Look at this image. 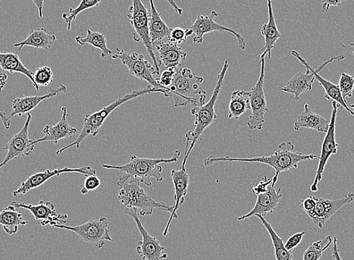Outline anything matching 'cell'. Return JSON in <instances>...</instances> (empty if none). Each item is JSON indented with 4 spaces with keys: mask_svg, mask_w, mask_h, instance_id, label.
Returning <instances> with one entry per match:
<instances>
[{
    "mask_svg": "<svg viewBox=\"0 0 354 260\" xmlns=\"http://www.w3.org/2000/svg\"><path fill=\"white\" fill-rule=\"evenodd\" d=\"M294 149L295 146L291 141L283 142L278 146V149L271 156L254 158L210 156L205 159L204 164L205 166H209L218 162H248L266 164L272 167L275 170V175L272 179V186H275L281 172L296 170L300 162L312 161L317 158L315 154L296 152Z\"/></svg>",
    "mask_w": 354,
    "mask_h": 260,
    "instance_id": "1",
    "label": "cell"
},
{
    "mask_svg": "<svg viewBox=\"0 0 354 260\" xmlns=\"http://www.w3.org/2000/svg\"><path fill=\"white\" fill-rule=\"evenodd\" d=\"M180 155V150H175L174 156L170 159L143 158L133 155L129 163L124 165L103 164L102 166L104 169L119 170L122 173L117 182V186L119 187H121L126 181L132 177L138 179L142 183H145L147 187H151L153 184L151 181V178L158 182L163 181L162 174L163 168L160 164L177 163Z\"/></svg>",
    "mask_w": 354,
    "mask_h": 260,
    "instance_id": "2",
    "label": "cell"
},
{
    "mask_svg": "<svg viewBox=\"0 0 354 260\" xmlns=\"http://www.w3.org/2000/svg\"><path fill=\"white\" fill-rule=\"evenodd\" d=\"M204 78L198 77L189 68L176 67L173 82L167 88L165 97L173 98L175 107L192 105L194 107L206 103V91L201 88Z\"/></svg>",
    "mask_w": 354,
    "mask_h": 260,
    "instance_id": "3",
    "label": "cell"
},
{
    "mask_svg": "<svg viewBox=\"0 0 354 260\" xmlns=\"http://www.w3.org/2000/svg\"><path fill=\"white\" fill-rule=\"evenodd\" d=\"M229 67V61L227 60L225 61L223 69L220 74H218L213 94L209 101L206 102L204 105L195 106L191 110L192 114L195 116V130L185 133L187 143L189 145V148L187 153L184 156L182 164L183 167H185L188 157L202 134H203L204 131L217 119L218 116L215 112V106L223 88L225 74Z\"/></svg>",
    "mask_w": 354,
    "mask_h": 260,
    "instance_id": "4",
    "label": "cell"
},
{
    "mask_svg": "<svg viewBox=\"0 0 354 260\" xmlns=\"http://www.w3.org/2000/svg\"><path fill=\"white\" fill-rule=\"evenodd\" d=\"M153 93H162L164 94V92L162 90L156 89L149 86L146 88L135 90L131 92V94L116 99L115 102L101 109L99 112L86 114L85 119H84L83 128L77 139L73 142V143L57 150L56 154L60 155L65 152L66 150L73 146L77 147V149H80V145L83 140H85L89 136L95 137L107 117L115 110L117 108L130 101V100Z\"/></svg>",
    "mask_w": 354,
    "mask_h": 260,
    "instance_id": "5",
    "label": "cell"
},
{
    "mask_svg": "<svg viewBox=\"0 0 354 260\" xmlns=\"http://www.w3.org/2000/svg\"><path fill=\"white\" fill-rule=\"evenodd\" d=\"M141 181L137 178H130L120 187L118 199L126 208L137 210L139 216L151 215L157 208L167 212H172L174 206L158 202L140 186Z\"/></svg>",
    "mask_w": 354,
    "mask_h": 260,
    "instance_id": "6",
    "label": "cell"
},
{
    "mask_svg": "<svg viewBox=\"0 0 354 260\" xmlns=\"http://www.w3.org/2000/svg\"><path fill=\"white\" fill-rule=\"evenodd\" d=\"M128 18L134 30L133 39L145 46L149 55L153 61L157 75H160L161 63L154 53L153 46L149 37V11L142 0H132V5L129 8Z\"/></svg>",
    "mask_w": 354,
    "mask_h": 260,
    "instance_id": "7",
    "label": "cell"
},
{
    "mask_svg": "<svg viewBox=\"0 0 354 260\" xmlns=\"http://www.w3.org/2000/svg\"><path fill=\"white\" fill-rule=\"evenodd\" d=\"M53 228L73 232L82 241L88 243L97 250L102 249L106 241H113L111 230H109V222L104 217L92 219L77 226L55 224Z\"/></svg>",
    "mask_w": 354,
    "mask_h": 260,
    "instance_id": "8",
    "label": "cell"
},
{
    "mask_svg": "<svg viewBox=\"0 0 354 260\" xmlns=\"http://www.w3.org/2000/svg\"><path fill=\"white\" fill-rule=\"evenodd\" d=\"M114 60H120L123 65L127 66L129 73L139 79L146 81L149 86L164 92L166 94L167 88L155 79L153 75L157 74L154 66L151 65L142 54L137 52L129 54L124 50L116 48L115 54L112 56Z\"/></svg>",
    "mask_w": 354,
    "mask_h": 260,
    "instance_id": "9",
    "label": "cell"
},
{
    "mask_svg": "<svg viewBox=\"0 0 354 260\" xmlns=\"http://www.w3.org/2000/svg\"><path fill=\"white\" fill-rule=\"evenodd\" d=\"M265 57V54H261L260 61L257 66H261L259 78L256 86L250 91L251 114L248 126L249 129L252 130H262L265 123V114L269 112L264 92Z\"/></svg>",
    "mask_w": 354,
    "mask_h": 260,
    "instance_id": "10",
    "label": "cell"
},
{
    "mask_svg": "<svg viewBox=\"0 0 354 260\" xmlns=\"http://www.w3.org/2000/svg\"><path fill=\"white\" fill-rule=\"evenodd\" d=\"M124 212L131 216L136 223L138 230L141 234L142 240L138 243L136 248L138 254L143 260H162L168 255L164 252L165 248L155 237L146 230L140 219L137 210L126 208Z\"/></svg>",
    "mask_w": 354,
    "mask_h": 260,
    "instance_id": "11",
    "label": "cell"
},
{
    "mask_svg": "<svg viewBox=\"0 0 354 260\" xmlns=\"http://www.w3.org/2000/svg\"><path fill=\"white\" fill-rule=\"evenodd\" d=\"M218 14L216 11H212L209 15H198L197 19L189 28L193 31L192 36L194 43L196 44H201L203 43L204 37L207 33L215 31L221 32H230L238 41L239 48L242 50L245 49L246 43L243 37L240 33L223 26L220 23L215 21Z\"/></svg>",
    "mask_w": 354,
    "mask_h": 260,
    "instance_id": "12",
    "label": "cell"
},
{
    "mask_svg": "<svg viewBox=\"0 0 354 260\" xmlns=\"http://www.w3.org/2000/svg\"><path fill=\"white\" fill-rule=\"evenodd\" d=\"M291 54L294 57H296L298 60L306 67V69L309 70L312 73L315 74V79H317L320 85L324 88L325 90V98L327 100H333V101L338 103L342 108L346 109V110L353 116H354V110L348 106L346 102L342 98L341 94V92L338 85H335V83H332L331 81H328L326 79L322 78L319 74V72H322L325 67L330 63L334 61H341L344 60L345 56L344 54H341L339 56L333 57L330 59V60L326 61L322 65L319 66H310L309 65L305 60L303 59L297 51H292Z\"/></svg>",
    "mask_w": 354,
    "mask_h": 260,
    "instance_id": "13",
    "label": "cell"
},
{
    "mask_svg": "<svg viewBox=\"0 0 354 260\" xmlns=\"http://www.w3.org/2000/svg\"><path fill=\"white\" fill-rule=\"evenodd\" d=\"M342 108L341 106L335 101L333 102V112L330 123V128L326 132L324 138L322 153L319 157V163L316 172V176L313 183L311 184L310 190L312 192H317L318 190V183L322 181L323 179V173L325 170V167L327 163L328 159L333 154H335L338 152V143L335 141V124L336 117L338 109Z\"/></svg>",
    "mask_w": 354,
    "mask_h": 260,
    "instance_id": "14",
    "label": "cell"
},
{
    "mask_svg": "<svg viewBox=\"0 0 354 260\" xmlns=\"http://www.w3.org/2000/svg\"><path fill=\"white\" fill-rule=\"evenodd\" d=\"M32 121V115L28 114L26 122H25L23 128L19 132L8 141L4 150H8V153L2 163H0V169L13 159H21L24 157L29 156L35 150V145L32 144L33 139H30L29 128Z\"/></svg>",
    "mask_w": 354,
    "mask_h": 260,
    "instance_id": "15",
    "label": "cell"
},
{
    "mask_svg": "<svg viewBox=\"0 0 354 260\" xmlns=\"http://www.w3.org/2000/svg\"><path fill=\"white\" fill-rule=\"evenodd\" d=\"M316 205L313 211L307 214L319 229H323L325 223L330 219L339 210L353 202L354 194L350 192L348 195L339 199H326L319 196H315Z\"/></svg>",
    "mask_w": 354,
    "mask_h": 260,
    "instance_id": "16",
    "label": "cell"
},
{
    "mask_svg": "<svg viewBox=\"0 0 354 260\" xmlns=\"http://www.w3.org/2000/svg\"><path fill=\"white\" fill-rule=\"evenodd\" d=\"M66 172H77L86 176V177H88L89 175L97 174L96 170L92 169L90 166L75 168V169L66 167L64 169H57L53 171L47 170L44 172H38L29 176L26 181L21 183L20 188L13 192V196L17 197L20 194H27L29 191L43 186L47 181L55 177V176H59Z\"/></svg>",
    "mask_w": 354,
    "mask_h": 260,
    "instance_id": "17",
    "label": "cell"
},
{
    "mask_svg": "<svg viewBox=\"0 0 354 260\" xmlns=\"http://www.w3.org/2000/svg\"><path fill=\"white\" fill-rule=\"evenodd\" d=\"M11 205L15 208L28 210L32 216L35 217V220L39 221V224L43 226L64 224L66 223L67 219H68L67 214L59 213L52 203L45 202L44 200H40L37 205L24 204L16 202V201L12 202Z\"/></svg>",
    "mask_w": 354,
    "mask_h": 260,
    "instance_id": "18",
    "label": "cell"
},
{
    "mask_svg": "<svg viewBox=\"0 0 354 260\" xmlns=\"http://www.w3.org/2000/svg\"><path fill=\"white\" fill-rule=\"evenodd\" d=\"M171 176L174 187V199L175 200V205L163 232V237H167L168 232H169L170 225L173 219L178 218L176 212L185 202V197L187 194L189 184V175L185 167L182 166L179 170H173L171 172Z\"/></svg>",
    "mask_w": 354,
    "mask_h": 260,
    "instance_id": "19",
    "label": "cell"
},
{
    "mask_svg": "<svg viewBox=\"0 0 354 260\" xmlns=\"http://www.w3.org/2000/svg\"><path fill=\"white\" fill-rule=\"evenodd\" d=\"M67 88L64 85L59 86L55 89H50L44 96H27L22 98H16L12 101V112L8 119H11L15 115L21 117L23 114L30 113L43 102L44 100L55 97L60 94L66 93Z\"/></svg>",
    "mask_w": 354,
    "mask_h": 260,
    "instance_id": "20",
    "label": "cell"
},
{
    "mask_svg": "<svg viewBox=\"0 0 354 260\" xmlns=\"http://www.w3.org/2000/svg\"><path fill=\"white\" fill-rule=\"evenodd\" d=\"M62 111L63 115L60 121L55 124L53 127H50L49 125L46 126L44 129L45 137L33 140V145L36 146L37 143H40V142L50 141L53 146V144H57L58 141L62 139L71 138L75 136V134H77L78 130L73 128L68 121H67L66 117L68 116V114H67L66 107H63Z\"/></svg>",
    "mask_w": 354,
    "mask_h": 260,
    "instance_id": "21",
    "label": "cell"
},
{
    "mask_svg": "<svg viewBox=\"0 0 354 260\" xmlns=\"http://www.w3.org/2000/svg\"><path fill=\"white\" fill-rule=\"evenodd\" d=\"M281 192V188L276 190L274 186L271 184L265 194L258 196L254 208L247 214L238 217V221H243L257 215L265 217L268 213H272L282 198Z\"/></svg>",
    "mask_w": 354,
    "mask_h": 260,
    "instance_id": "22",
    "label": "cell"
},
{
    "mask_svg": "<svg viewBox=\"0 0 354 260\" xmlns=\"http://www.w3.org/2000/svg\"><path fill=\"white\" fill-rule=\"evenodd\" d=\"M153 48L159 54V62L167 69L176 68L181 63L187 60V53L176 43L168 41H158L153 43Z\"/></svg>",
    "mask_w": 354,
    "mask_h": 260,
    "instance_id": "23",
    "label": "cell"
},
{
    "mask_svg": "<svg viewBox=\"0 0 354 260\" xmlns=\"http://www.w3.org/2000/svg\"><path fill=\"white\" fill-rule=\"evenodd\" d=\"M268 8V21L264 24L261 29L262 35L265 37V47L261 50V51L255 56L259 54H268V58H271L272 49L274 48L278 39H279L282 35L281 33L278 30L277 24L274 19L273 13L272 0H267Z\"/></svg>",
    "mask_w": 354,
    "mask_h": 260,
    "instance_id": "24",
    "label": "cell"
},
{
    "mask_svg": "<svg viewBox=\"0 0 354 260\" xmlns=\"http://www.w3.org/2000/svg\"><path fill=\"white\" fill-rule=\"evenodd\" d=\"M330 121L326 120L322 116L312 112L309 105L306 104L304 111L299 115L298 121L295 123L294 130L306 128L326 133L330 128Z\"/></svg>",
    "mask_w": 354,
    "mask_h": 260,
    "instance_id": "25",
    "label": "cell"
},
{
    "mask_svg": "<svg viewBox=\"0 0 354 260\" xmlns=\"http://www.w3.org/2000/svg\"><path fill=\"white\" fill-rule=\"evenodd\" d=\"M315 77L309 70L306 73L298 72L286 83L280 88V90L294 96V100L299 99L301 94L312 90Z\"/></svg>",
    "mask_w": 354,
    "mask_h": 260,
    "instance_id": "26",
    "label": "cell"
},
{
    "mask_svg": "<svg viewBox=\"0 0 354 260\" xmlns=\"http://www.w3.org/2000/svg\"><path fill=\"white\" fill-rule=\"evenodd\" d=\"M56 41V36L48 34L46 28L32 30L30 32L26 39L21 41V43L14 45L15 47L18 48L15 53L19 54L24 46L48 50L53 46Z\"/></svg>",
    "mask_w": 354,
    "mask_h": 260,
    "instance_id": "27",
    "label": "cell"
},
{
    "mask_svg": "<svg viewBox=\"0 0 354 260\" xmlns=\"http://www.w3.org/2000/svg\"><path fill=\"white\" fill-rule=\"evenodd\" d=\"M150 11L149 12V37L151 43L158 41H162L168 38L170 35L171 28L162 20L161 14H159L156 10L153 0H149Z\"/></svg>",
    "mask_w": 354,
    "mask_h": 260,
    "instance_id": "28",
    "label": "cell"
},
{
    "mask_svg": "<svg viewBox=\"0 0 354 260\" xmlns=\"http://www.w3.org/2000/svg\"><path fill=\"white\" fill-rule=\"evenodd\" d=\"M0 69L10 72L21 73L32 81L33 87L37 92L40 88L37 85L35 81V73L27 68L21 61L19 54L16 53H0Z\"/></svg>",
    "mask_w": 354,
    "mask_h": 260,
    "instance_id": "29",
    "label": "cell"
},
{
    "mask_svg": "<svg viewBox=\"0 0 354 260\" xmlns=\"http://www.w3.org/2000/svg\"><path fill=\"white\" fill-rule=\"evenodd\" d=\"M29 222L24 220L21 212L13 206H8L0 212V224L8 234H14L19 231V226H25Z\"/></svg>",
    "mask_w": 354,
    "mask_h": 260,
    "instance_id": "30",
    "label": "cell"
},
{
    "mask_svg": "<svg viewBox=\"0 0 354 260\" xmlns=\"http://www.w3.org/2000/svg\"><path fill=\"white\" fill-rule=\"evenodd\" d=\"M250 109V92L236 90L233 92L229 106L230 119L239 120L240 117Z\"/></svg>",
    "mask_w": 354,
    "mask_h": 260,
    "instance_id": "31",
    "label": "cell"
},
{
    "mask_svg": "<svg viewBox=\"0 0 354 260\" xmlns=\"http://www.w3.org/2000/svg\"><path fill=\"white\" fill-rule=\"evenodd\" d=\"M75 40L81 46L90 44L93 47L100 49L101 51L100 57L102 59H105L112 54L111 50L107 47L106 39L103 33L94 32L88 29L87 30L86 36H84L81 33V35L75 37Z\"/></svg>",
    "mask_w": 354,
    "mask_h": 260,
    "instance_id": "32",
    "label": "cell"
},
{
    "mask_svg": "<svg viewBox=\"0 0 354 260\" xmlns=\"http://www.w3.org/2000/svg\"><path fill=\"white\" fill-rule=\"evenodd\" d=\"M263 223L264 228L267 230L268 232L271 237L273 246L274 249V256L277 260H292L293 254L285 248L283 239L278 236L274 230L271 224H270L263 216L257 215Z\"/></svg>",
    "mask_w": 354,
    "mask_h": 260,
    "instance_id": "33",
    "label": "cell"
},
{
    "mask_svg": "<svg viewBox=\"0 0 354 260\" xmlns=\"http://www.w3.org/2000/svg\"><path fill=\"white\" fill-rule=\"evenodd\" d=\"M332 243L331 236H327L324 239L312 243L305 251L301 260H319L324 251L332 245Z\"/></svg>",
    "mask_w": 354,
    "mask_h": 260,
    "instance_id": "34",
    "label": "cell"
},
{
    "mask_svg": "<svg viewBox=\"0 0 354 260\" xmlns=\"http://www.w3.org/2000/svg\"><path fill=\"white\" fill-rule=\"evenodd\" d=\"M101 2V0H81V3L77 8H70V13H64L62 18L67 24V30H71V25L73 21L77 19V17L82 12L88 10L89 8L97 7Z\"/></svg>",
    "mask_w": 354,
    "mask_h": 260,
    "instance_id": "35",
    "label": "cell"
},
{
    "mask_svg": "<svg viewBox=\"0 0 354 260\" xmlns=\"http://www.w3.org/2000/svg\"><path fill=\"white\" fill-rule=\"evenodd\" d=\"M54 74L52 69L49 66H45L39 67L35 73V81L37 85L40 88L48 87L50 83L53 82Z\"/></svg>",
    "mask_w": 354,
    "mask_h": 260,
    "instance_id": "36",
    "label": "cell"
},
{
    "mask_svg": "<svg viewBox=\"0 0 354 260\" xmlns=\"http://www.w3.org/2000/svg\"><path fill=\"white\" fill-rule=\"evenodd\" d=\"M339 88L343 99L346 102V99L353 96L354 89V78L346 73H342L339 82Z\"/></svg>",
    "mask_w": 354,
    "mask_h": 260,
    "instance_id": "37",
    "label": "cell"
},
{
    "mask_svg": "<svg viewBox=\"0 0 354 260\" xmlns=\"http://www.w3.org/2000/svg\"><path fill=\"white\" fill-rule=\"evenodd\" d=\"M167 39L171 43L180 45L187 41L188 37L185 33V30L181 28H174L171 30L170 35Z\"/></svg>",
    "mask_w": 354,
    "mask_h": 260,
    "instance_id": "38",
    "label": "cell"
},
{
    "mask_svg": "<svg viewBox=\"0 0 354 260\" xmlns=\"http://www.w3.org/2000/svg\"><path fill=\"white\" fill-rule=\"evenodd\" d=\"M101 182L100 179L95 175H89L85 180V184L81 189V194L86 195L90 191H94L100 186Z\"/></svg>",
    "mask_w": 354,
    "mask_h": 260,
    "instance_id": "39",
    "label": "cell"
},
{
    "mask_svg": "<svg viewBox=\"0 0 354 260\" xmlns=\"http://www.w3.org/2000/svg\"><path fill=\"white\" fill-rule=\"evenodd\" d=\"M175 71L176 68L167 69L160 74L158 82L166 88L170 87L174 80Z\"/></svg>",
    "mask_w": 354,
    "mask_h": 260,
    "instance_id": "40",
    "label": "cell"
},
{
    "mask_svg": "<svg viewBox=\"0 0 354 260\" xmlns=\"http://www.w3.org/2000/svg\"><path fill=\"white\" fill-rule=\"evenodd\" d=\"M306 232L303 231L292 234L291 237L286 241L284 245L285 248L289 251H291L294 248H296L301 242L303 237H304Z\"/></svg>",
    "mask_w": 354,
    "mask_h": 260,
    "instance_id": "41",
    "label": "cell"
},
{
    "mask_svg": "<svg viewBox=\"0 0 354 260\" xmlns=\"http://www.w3.org/2000/svg\"><path fill=\"white\" fill-rule=\"evenodd\" d=\"M272 183V179H268L267 176H264V179L257 184L254 188H252L251 191L254 194L259 196L260 194H265L268 190V188Z\"/></svg>",
    "mask_w": 354,
    "mask_h": 260,
    "instance_id": "42",
    "label": "cell"
},
{
    "mask_svg": "<svg viewBox=\"0 0 354 260\" xmlns=\"http://www.w3.org/2000/svg\"><path fill=\"white\" fill-rule=\"evenodd\" d=\"M316 205L315 196H309L308 197L303 199L301 201V203L300 208L304 211L306 214L313 211Z\"/></svg>",
    "mask_w": 354,
    "mask_h": 260,
    "instance_id": "43",
    "label": "cell"
},
{
    "mask_svg": "<svg viewBox=\"0 0 354 260\" xmlns=\"http://www.w3.org/2000/svg\"><path fill=\"white\" fill-rule=\"evenodd\" d=\"M342 0H322V10L324 12H328L331 6H339Z\"/></svg>",
    "mask_w": 354,
    "mask_h": 260,
    "instance_id": "44",
    "label": "cell"
},
{
    "mask_svg": "<svg viewBox=\"0 0 354 260\" xmlns=\"http://www.w3.org/2000/svg\"><path fill=\"white\" fill-rule=\"evenodd\" d=\"M332 256L335 260H342L338 247V239L336 237H334L333 241Z\"/></svg>",
    "mask_w": 354,
    "mask_h": 260,
    "instance_id": "45",
    "label": "cell"
},
{
    "mask_svg": "<svg viewBox=\"0 0 354 260\" xmlns=\"http://www.w3.org/2000/svg\"><path fill=\"white\" fill-rule=\"evenodd\" d=\"M0 119H1L4 125V128L6 130H10L11 128V120L8 119V116L6 112L3 110L2 108H0Z\"/></svg>",
    "mask_w": 354,
    "mask_h": 260,
    "instance_id": "46",
    "label": "cell"
},
{
    "mask_svg": "<svg viewBox=\"0 0 354 260\" xmlns=\"http://www.w3.org/2000/svg\"><path fill=\"white\" fill-rule=\"evenodd\" d=\"M33 3L35 4V6L38 8L39 11V15L40 19L44 18V2L45 0H32Z\"/></svg>",
    "mask_w": 354,
    "mask_h": 260,
    "instance_id": "47",
    "label": "cell"
},
{
    "mask_svg": "<svg viewBox=\"0 0 354 260\" xmlns=\"http://www.w3.org/2000/svg\"><path fill=\"white\" fill-rule=\"evenodd\" d=\"M7 79L8 75L5 72L0 71V93H1L6 86Z\"/></svg>",
    "mask_w": 354,
    "mask_h": 260,
    "instance_id": "48",
    "label": "cell"
},
{
    "mask_svg": "<svg viewBox=\"0 0 354 260\" xmlns=\"http://www.w3.org/2000/svg\"><path fill=\"white\" fill-rule=\"evenodd\" d=\"M165 1H166L168 4H170L177 14H178L180 16L183 15V10L180 7L178 6V5L176 3L174 0H165Z\"/></svg>",
    "mask_w": 354,
    "mask_h": 260,
    "instance_id": "49",
    "label": "cell"
},
{
    "mask_svg": "<svg viewBox=\"0 0 354 260\" xmlns=\"http://www.w3.org/2000/svg\"><path fill=\"white\" fill-rule=\"evenodd\" d=\"M348 47H354V43H350L349 46ZM353 54L354 55V52H353Z\"/></svg>",
    "mask_w": 354,
    "mask_h": 260,
    "instance_id": "50",
    "label": "cell"
},
{
    "mask_svg": "<svg viewBox=\"0 0 354 260\" xmlns=\"http://www.w3.org/2000/svg\"><path fill=\"white\" fill-rule=\"evenodd\" d=\"M351 108H354V104H352V105L351 106Z\"/></svg>",
    "mask_w": 354,
    "mask_h": 260,
    "instance_id": "51",
    "label": "cell"
}]
</instances>
